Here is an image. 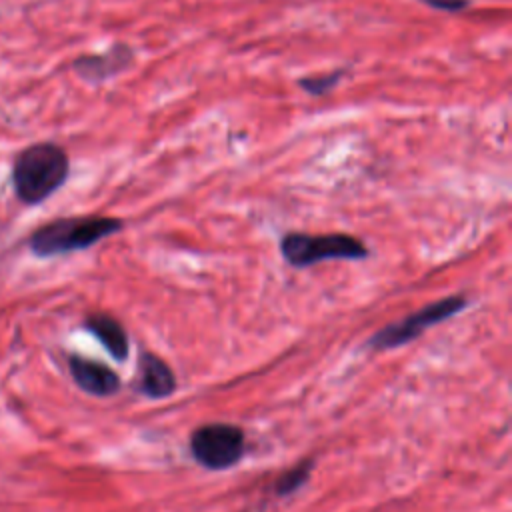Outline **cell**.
I'll use <instances>...</instances> for the list:
<instances>
[{"mask_svg": "<svg viewBox=\"0 0 512 512\" xmlns=\"http://www.w3.org/2000/svg\"><path fill=\"white\" fill-rule=\"evenodd\" d=\"M84 328L108 350V354L114 360H118V362L126 360L128 350H130L128 334L114 316H110L106 312H92L90 316H86Z\"/></svg>", "mask_w": 512, "mask_h": 512, "instance_id": "cell-8", "label": "cell"}, {"mask_svg": "<svg viewBox=\"0 0 512 512\" xmlns=\"http://www.w3.org/2000/svg\"><path fill=\"white\" fill-rule=\"evenodd\" d=\"M66 152L50 142L24 148L12 166V186L20 202L34 206L52 196L68 178Z\"/></svg>", "mask_w": 512, "mask_h": 512, "instance_id": "cell-1", "label": "cell"}, {"mask_svg": "<svg viewBox=\"0 0 512 512\" xmlns=\"http://www.w3.org/2000/svg\"><path fill=\"white\" fill-rule=\"evenodd\" d=\"M280 252L290 266L304 268L320 260H362L368 256V248L350 234H322L310 236L290 232L280 242Z\"/></svg>", "mask_w": 512, "mask_h": 512, "instance_id": "cell-3", "label": "cell"}, {"mask_svg": "<svg viewBox=\"0 0 512 512\" xmlns=\"http://www.w3.org/2000/svg\"><path fill=\"white\" fill-rule=\"evenodd\" d=\"M132 62V50L124 44L112 46L104 54H94V56H82L74 62V68L80 76L86 80H104L108 76L118 74Z\"/></svg>", "mask_w": 512, "mask_h": 512, "instance_id": "cell-9", "label": "cell"}, {"mask_svg": "<svg viewBox=\"0 0 512 512\" xmlns=\"http://www.w3.org/2000/svg\"><path fill=\"white\" fill-rule=\"evenodd\" d=\"M190 452L200 466L208 470H226L244 454V432L234 424H204L192 432Z\"/></svg>", "mask_w": 512, "mask_h": 512, "instance_id": "cell-4", "label": "cell"}, {"mask_svg": "<svg viewBox=\"0 0 512 512\" xmlns=\"http://www.w3.org/2000/svg\"><path fill=\"white\" fill-rule=\"evenodd\" d=\"M312 460H304L300 464H296L294 468L286 470L274 484V492L278 496H288L292 492H296L298 488L304 486V482L310 478V470H312Z\"/></svg>", "mask_w": 512, "mask_h": 512, "instance_id": "cell-10", "label": "cell"}, {"mask_svg": "<svg viewBox=\"0 0 512 512\" xmlns=\"http://www.w3.org/2000/svg\"><path fill=\"white\" fill-rule=\"evenodd\" d=\"M342 74H344V70H336V72H332V74H322V76H316V78H302V80H300V86H302L306 92H310V94H314V96H320V94L330 92V90L340 82Z\"/></svg>", "mask_w": 512, "mask_h": 512, "instance_id": "cell-11", "label": "cell"}, {"mask_svg": "<svg viewBox=\"0 0 512 512\" xmlns=\"http://www.w3.org/2000/svg\"><path fill=\"white\" fill-rule=\"evenodd\" d=\"M424 2L442 10H460L466 6V0H424Z\"/></svg>", "mask_w": 512, "mask_h": 512, "instance_id": "cell-12", "label": "cell"}, {"mask_svg": "<svg viewBox=\"0 0 512 512\" xmlns=\"http://www.w3.org/2000/svg\"><path fill=\"white\" fill-rule=\"evenodd\" d=\"M68 368L74 384L90 396H112L120 388L118 374L98 360L72 354L68 358Z\"/></svg>", "mask_w": 512, "mask_h": 512, "instance_id": "cell-6", "label": "cell"}, {"mask_svg": "<svg viewBox=\"0 0 512 512\" xmlns=\"http://www.w3.org/2000/svg\"><path fill=\"white\" fill-rule=\"evenodd\" d=\"M138 390L148 398H166L176 388V378L170 366L156 354L144 352L138 362Z\"/></svg>", "mask_w": 512, "mask_h": 512, "instance_id": "cell-7", "label": "cell"}, {"mask_svg": "<svg viewBox=\"0 0 512 512\" xmlns=\"http://www.w3.org/2000/svg\"><path fill=\"white\" fill-rule=\"evenodd\" d=\"M122 220L110 216H70L56 218L36 228L28 238V248L38 258H52L86 250L96 242L116 234Z\"/></svg>", "mask_w": 512, "mask_h": 512, "instance_id": "cell-2", "label": "cell"}, {"mask_svg": "<svg viewBox=\"0 0 512 512\" xmlns=\"http://www.w3.org/2000/svg\"><path fill=\"white\" fill-rule=\"evenodd\" d=\"M466 306V298L464 296H448L442 298L438 302H432L416 312H412L410 316H406L404 320H398L394 324H388L384 328H380L370 340L368 346L374 350H388V348H396L402 346L410 340H414L416 336H420L426 328L458 314L462 308Z\"/></svg>", "mask_w": 512, "mask_h": 512, "instance_id": "cell-5", "label": "cell"}]
</instances>
